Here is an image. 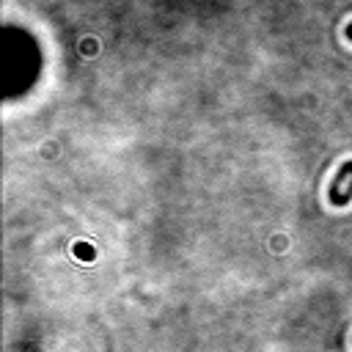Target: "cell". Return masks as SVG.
<instances>
[{
    "label": "cell",
    "mask_w": 352,
    "mask_h": 352,
    "mask_svg": "<svg viewBox=\"0 0 352 352\" xmlns=\"http://www.w3.org/2000/svg\"><path fill=\"white\" fill-rule=\"evenodd\" d=\"M327 201L333 206H346L352 201V160H346L338 173L333 176L330 187H327Z\"/></svg>",
    "instance_id": "1"
},
{
    "label": "cell",
    "mask_w": 352,
    "mask_h": 352,
    "mask_svg": "<svg viewBox=\"0 0 352 352\" xmlns=\"http://www.w3.org/2000/svg\"><path fill=\"white\" fill-rule=\"evenodd\" d=\"M346 38H349V41H352V22H349V25H346Z\"/></svg>",
    "instance_id": "2"
}]
</instances>
